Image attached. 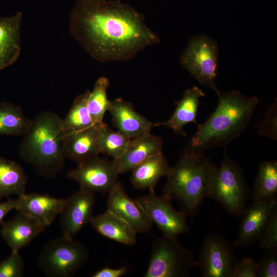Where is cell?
<instances>
[{"label": "cell", "instance_id": "obj_1", "mask_svg": "<svg viewBox=\"0 0 277 277\" xmlns=\"http://www.w3.org/2000/svg\"><path fill=\"white\" fill-rule=\"evenodd\" d=\"M69 28L85 51L102 63L131 60L160 41L142 13L119 0H78L71 11Z\"/></svg>", "mask_w": 277, "mask_h": 277}, {"label": "cell", "instance_id": "obj_2", "mask_svg": "<svg viewBox=\"0 0 277 277\" xmlns=\"http://www.w3.org/2000/svg\"><path fill=\"white\" fill-rule=\"evenodd\" d=\"M218 103L215 110L197 129L185 148L204 153L208 149L226 147L246 129L258 105L254 96H247L237 90L215 91Z\"/></svg>", "mask_w": 277, "mask_h": 277}, {"label": "cell", "instance_id": "obj_3", "mask_svg": "<svg viewBox=\"0 0 277 277\" xmlns=\"http://www.w3.org/2000/svg\"><path fill=\"white\" fill-rule=\"evenodd\" d=\"M62 118L50 111H42L31 120L23 135L18 154L39 175L55 176L65 164Z\"/></svg>", "mask_w": 277, "mask_h": 277}, {"label": "cell", "instance_id": "obj_4", "mask_svg": "<svg viewBox=\"0 0 277 277\" xmlns=\"http://www.w3.org/2000/svg\"><path fill=\"white\" fill-rule=\"evenodd\" d=\"M216 167L204 153L184 149L169 168L163 195L179 203L187 216L196 214L203 201L209 197Z\"/></svg>", "mask_w": 277, "mask_h": 277}, {"label": "cell", "instance_id": "obj_5", "mask_svg": "<svg viewBox=\"0 0 277 277\" xmlns=\"http://www.w3.org/2000/svg\"><path fill=\"white\" fill-rule=\"evenodd\" d=\"M249 193L242 169L225 150L222 163L216 168L209 198L219 202L230 214L239 217L246 208Z\"/></svg>", "mask_w": 277, "mask_h": 277}, {"label": "cell", "instance_id": "obj_6", "mask_svg": "<svg viewBox=\"0 0 277 277\" xmlns=\"http://www.w3.org/2000/svg\"><path fill=\"white\" fill-rule=\"evenodd\" d=\"M194 252L185 247L177 238L163 235L152 244L145 277H186L197 267Z\"/></svg>", "mask_w": 277, "mask_h": 277}, {"label": "cell", "instance_id": "obj_7", "mask_svg": "<svg viewBox=\"0 0 277 277\" xmlns=\"http://www.w3.org/2000/svg\"><path fill=\"white\" fill-rule=\"evenodd\" d=\"M89 258V250L85 245L62 235L44 246L37 264L48 276L69 277L83 267Z\"/></svg>", "mask_w": 277, "mask_h": 277}, {"label": "cell", "instance_id": "obj_8", "mask_svg": "<svg viewBox=\"0 0 277 277\" xmlns=\"http://www.w3.org/2000/svg\"><path fill=\"white\" fill-rule=\"evenodd\" d=\"M219 47L217 42L206 35L190 38L180 57V65L199 83L216 91L218 71Z\"/></svg>", "mask_w": 277, "mask_h": 277}, {"label": "cell", "instance_id": "obj_9", "mask_svg": "<svg viewBox=\"0 0 277 277\" xmlns=\"http://www.w3.org/2000/svg\"><path fill=\"white\" fill-rule=\"evenodd\" d=\"M233 246L224 238L209 233L202 244L197 267L204 277H233L238 261Z\"/></svg>", "mask_w": 277, "mask_h": 277}, {"label": "cell", "instance_id": "obj_10", "mask_svg": "<svg viewBox=\"0 0 277 277\" xmlns=\"http://www.w3.org/2000/svg\"><path fill=\"white\" fill-rule=\"evenodd\" d=\"M135 201L147 215L152 223H154L163 235L177 238L190 231L185 213L175 210L171 201L163 195L150 193L147 195L137 197Z\"/></svg>", "mask_w": 277, "mask_h": 277}, {"label": "cell", "instance_id": "obj_11", "mask_svg": "<svg viewBox=\"0 0 277 277\" xmlns=\"http://www.w3.org/2000/svg\"><path fill=\"white\" fill-rule=\"evenodd\" d=\"M77 164L67 172V176L76 181L80 188L94 193H108L118 182L119 173L113 160L97 155Z\"/></svg>", "mask_w": 277, "mask_h": 277}, {"label": "cell", "instance_id": "obj_12", "mask_svg": "<svg viewBox=\"0 0 277 277\" xmlns=\"http://www.w3.org/2000/svg\"><path fill=\"white\" fill-rule=\"evenodd\" d=\"M95 194L80 188L66 199L60 213V228L63 235L73 239L93 217Z\"/></svg>", "mask_w": 277, "mask_h": 277}, {"label": "cell", "instance_id": "obj_13", "mask_svg": "<svg viewBox=\"0 0 277 277\" xmlns=\"http://www.w3.org/2000/svg\"><path fill=\"white\" fill-rule=\"evenodd\" d=\"M108 193L107 209L126 221L137 233L151 229L153 223L135 200L127 194L121 182L118 181Z\"/></svg>", "mask_w": 277, "mask_h": 277}, {"label": "cell", "instance_id": "obj_14", "mask_svg": "<svg viewBox=\"0 0 277 277\" xmlns=\"http://www.w3.org/2000/svg\"><path fill=\"white\" fill-rule=\"evenodd\" d=\"M277 207L276 198L271 200H252L242 214L233 247L249 246L257 241L273 210Z\"/></svg>", "mask_w": 277, "mask_h": 277}, {"label": "cell", "instance_id": "obj_15", "mask_svg": "<svg viewBox=\"0 0 277 277\" xmlns=\"http://www.w3.org/2000/svg\"><path fill=\"white\" fill-rule=\"evenodd\" d=\"M108 111L112 115L113 125L129 139L151 133L153 124L138 113L131 103L116 98L110 101Z\"/></svg>", "mask_w": 277, "mask_h": 277}, {"label": "cell", "instance_id": "obj_16", "mask_svg": "<svg viewBox=\"0 0 277 277\" xmlns=\"http://www.w3.org/2000/svg\"><path fill=\"white\" fill-rule=\"evenodd\" d=\"M0 233L11 251L28 246L46 227L31 216L18 211L10 221L1 223Z\"/></svg>", "mask_w": 277, "mask_h": 277}, {"label": "cell", "instance_id": "obj_17", "mask_svg": "<svg viewBox=\"0 0 277 277\" xmlns=\"http://www.w3.org/2000/svg\"><path fill=\"white\" fill-rule=\"evenodd\" d=\"M17 198L16 210L31 216L45 227L49 226L61 213L66 201V199L37 193H25Z\"/></svg>", "mask_w": 277, "mask_h": 277}, {"label": "cell", "instance_id": "obj_18", "mask_svg": "<svg viewBox=\"0 0 277 277\" xmlns=\"http://www.w3.org/2000/svg\"><path fill=\"white\" fill-rule=\"evenodd\" d=\"M162 138L151 133L131 139L123 154L113 160L120 174L131 171L151 156L163 153Z\"/></svg>", "mask_w": 277, "mask_h": 277}, {"label": "cell", "instance_id": "obj_19", "mask_svg": "<svg viewBox=\"0 0 277 277\" xmlns=\"http://www.w3.org/2000/svg\"><path fill=\"white\" fill-rule=\"evenodd\" d=\"M23 13L0 17V71L13 65L21 52V28Z\"/></svg>", "mask_w": 277, "mask_h": 277}, {"label": "cell", "instance_id": "obj_20", "mask_svg": "<svg viewBox=\"0 0 277 277\" xmlns=\"http://www.w3.org/2000/svg\"><path fill=\"white\" fill-rule=\"evenodd\" d=\"M98 125L80 131L65 132L64 152L65 159L79 163L98 155Z\"/></svg>", "mask_w": 277, "mask_h": 277}, {"label": "cell", "instance_id": "obj_21", "mask_svg": "<svg viewBox=\"0 0 277 277\" xmlns=\"http://www.w3.org/2000/svg\"><path fill=\"white\" fill-rule=\"evenodd\" d=\"M205 96L204 91L197 86L185 91L182 98L176 102L175 109L171 116L166 121L156 123L155 126H165L171 128L176 133L186 135L183 127L188 123L199 125L196 121L200 99Z\"/></svg>", "mask_w": 277, "mask_h": 277}, {"label": "cell", "instance_id": "obj_22", "mask_svg": "<svg viewBox=\"0 0 277 277\" xmlns=\"http://www.w3.org/2000/svg\"><path fill=\"white\" fill-rule=\"evenodd\" d=\"M90 223L100 234L126 245L136 243V232L124 220L107 209L103 213L93 216Z\"/></svg>", "mask_w": 277, "mask_h": 277}, {"label": "cell", "instance_id": "obj_23", "mask_svg": "<svg viewBox=\"0 0 277 277\" xmlns=\"http://www.w3.org/2000/svg\"><path fill=\"white\" fill-rule=\"evenodd\" d=\"M170 167L163 153L147 159L134 167L131 171L130 181L137 189H148L154 192V187L159 181L166 176Z\"/></svg>", "mask_w": 277, "mask_h": 277}, {"label": "cell", "instance_id": "obj_24", "mask_svg": "<svg viewBox=\"0 0 277 277\" xmlns=\"http://www.w3.org/2000/svg\"><path fill=\"white\" fill-rule=\"evenodd\" d=\"M27 181V175L20 165L0 156V199L26 193Z\"/></svg>", "mask_w": 277, "mask_h": 277}, {"label": "cell", "instance_id": "obj_25", "mask_svg": "<svg viewBox=\"0 0 277 277\" xmlns=\"http://www.w3.org/2000/svg\"><path fill=\"white\" fill-rule=\"evenodd\" d=\"M277 193V162L265 161L259 163L252 189V200H271Z\"/></svg>", "mask_w": 277, "mask_h": 277}, {"label": "cell", "instance_id": "obj_26", "mask_svg": "<svg viewBox=\"0 0 277 277\" xmlns=\"http://www.w3.org/2000/svg\"><path fill=\"white\" fill-rule=\"evenodd\" d=\"M31 121L20 107L9 102L0 103V135H23Z\"/></svg>", "mask_w": 277, "mask_h": 277}, {"label": "cell", "instance_id": "obj_27", "mask_svg": "<svg viewBox=\"0 0 277 277\" xmlns=\"http://www.w3.org/2000/svg\"><path fill=\"white\" fill-rule=\"evenodd\" d=\"M90 91L86 90L74 100L70 110L62 118L65 132L84 130L95 125L88 109L87 103Z\"/></svg>", "mask_w": 277, "mask_h": 277}, {"label": "cell", "instance_id": "obj_28", "mask_svg": "<svg viewBox=\"0 0 277 277\" xmlns=\"http://www.w3.org/2000/svg\"><path fill=\"white\" fill-rule=\"evenodd\" d=\"M97 145L100 153H104L113 160L121 157L127 149L130 139L118 131H114L104 124L98 125Z\"/></svg>", "mask_w": 277, "mask_h": 277}, {"label": "cell", "instance_id": "obj_29", "mask_svg": "<svg viewBox=\"0 0 277 277\" xmlns=\"http://www.w3.org/2000/svg\"><path fill=\"white\" fill-rule=\"evenodd\" d=\"M110 85L108 78L101 76L95 81L93 90L90 91L87 106L93 123H103L105 113L108 111L110 101L108 98L107 90Z\"/></svg>", "mask_w": 277, "mask_h": 277}, {"label": "cell", "instance_id": "obj_30", "mask_svg": "<svg viewBox=\"0 0 277 277\" xmlns=\"http://www.w3.org/2000/svg\"><path fill=\"white\" fill-rule=\"evenodd\" d=\"M257 241L260 248L265 252L277 251V207L272 211Z\"/></svg>", "mask_w": 277, "mask_h": 277}, {"label": "cell", "instance_id": "obj_31", "mask_svg": "<svg viewBox=\"0 0 277 277\" xmlns=\"http://www.w3.org/2000/svg\"><path fill=\"white\" fill-rule=\"evenodd\" d=\"M25 263L18 251H11L10 255L0 263V277H22Z\"/></svg>", "mask_w": 277, "mask_h": 277}, {"label": "cell", "instance_id": "obj_32", "mask_svg": "<svg viewBox=\"0 0 277 277\" xmlns=\"http://www.w3.org/2000/svg\"><path fill=\"white\" fill-rule=\"evenodd\" d=\"M276 101L270 107L258 126L259 133L274 140L277 138Z\"/></svg>", "mask_w": 277, "mask_h": 277}, {"label": "cell", "instance_id": "obj_33", "mask_svg": "<svg viewBox=\"0 0 277 277\" xmlns=\"http://www.w3.org/2000/svg\"><path fill=\"white\" fill-rule=\"evenodd\" d=\"M258 262L257 277L277 276V251H268Z\"/></svg>", "mask_w": 277, "mask_h": 277}, {"label": "cell", "instance_id": "obj_34", "mask_svg": "<svg viewBox=\"0 0 277 277\" xmlns=\"http://www.w3.org/2000/svg\"><path fill=\"white\" fill-rule=\"evenodd\" d=\"M258 262L251 257L238 261L233 277H256Z\"/></svg>", "mask_w": 277, "mask_h": 277}, {"label": "cell", "instance_id": "obj_35", "mask_svg": "<svg viewBox=\"0 0 277 277\" xmlns=\"http://www.w3.org/2000/svg\"><path fill=\"white\" fill-rule=\"evenodd\" d=\"M128 271V268L122 266L118 268H111L109 267L102 268L96 271L92 276L93 277H120L125 274Z\"/></svg>", "mask_w": 277, "mask_h": 277}, {"label": "cell", "instance_id": "obj_36", "mask_svg": "<svg viewBox=\"0 0 277 277\" xmlns=\"http://www.w3.org/2000/svg\"><path fill=\"white\" fill-rule=\"evenodd\" d=\"M18 198L11 200L7 201L0 202V224L3 222L5 216L11 210L16 209L18 205Z\"/></svg>", "mask_w": 277, "mask_h": 277}, {"label": "cell", "instance_id": "obj_37", "mask_svg": "<svg viewBox=\"0 0 277 277\" xmlns=\"http://www.w3.org/2000/svg\"><path fill=\"white\" fill-rule=\"evenodd\" d=\"M81 2L87 3H101L106 0H80Z\"/></svg>", "mask_w": 277, "mask_h": 277}]
</instances>
